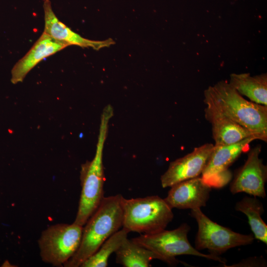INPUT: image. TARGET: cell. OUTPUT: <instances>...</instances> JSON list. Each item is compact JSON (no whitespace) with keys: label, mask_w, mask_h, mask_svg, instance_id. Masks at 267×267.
I'll use <instances>...</instances> for the list:
<instances>
[{"label":"cell","mask_w":267,"mask_h":267,"mask_svg":"<svg viewBox=\"0 0 267 267\" xmlns=\"http://www.w3.org/2000/svg\"><path fill=\"white\" fill-rule=\"evenodd\" d=\"M43 8L44 19V32L55 40L68 46L75 45L83 47H91L96 50L114 44V41L111 39L102 41H93L84 38L73 31L56 17L49 0H44Z\"/></svg>","instance_id":"13"},{"label":"cell","mask_w":267,"mask_h":267,"mask_svg":"<svg viewBox=\"0 0 267 267\" xmlns=\"http://www.w3.org/2000/svg\"><path fill=\"white\" fill-rule=\"evenodd\" d=\"M190 215L198 224L195 248L198 251L206 249L210 254L219 256L231 248L254 242L252 234L236 232L219 224L206 216L200 208L191 210Z\"/></svg>","instance_id":"6"},{"label":"cell","mask_w":267,"mask_h":267,"mask_svg":"<svg viewBox=\"0 0 267 267\" xmlns=\"http://www.w3.org/2000/svg\"><path fill=\"white\" fill-rule=\"evenodd\" d=\"M116 263L124 267H148L153 259L166 262L164 257L126 238L115 252Z\"/></svg>","instance_id":"16"},{"label":"cell","mask_w":267,"mask_h":267,"mask_svg":"<svg viewBox=\"0 0 267 267\" xmlns=\"http://www.w3.org/2000/svg\"><path fill=\"white\" fill-rule=\"evenodd\" d=\"M240 94L245 96L250 101L267 106V74H262L254 76L250 73H232L228 82Z\"/></svg>","instance_id":"15"},{"label":"cell","mask_w":267,"mask_h":267,"mask_svg":"<svg viewBox=\"0 0 267 267\" xmlns=\"http://www.w3.org/2000/svg\"><path fill=\"white\" fill-rule=\"evenodd\" d=\"M235 209L247 217L254 238L267 244V225L262 218L264 212L262 202L256 197L245 196L236 203Z\"/></svg>","instance_id":"17"},{"label":"cell","mask_w":267,"mask_h":267,"mask_svg":"<svg viewBox=\"0 0 267 267\" xmlns=\"http://www.w3.org/2000/svg\"><path fill=\"white\" fill-rule=\"evenodd\" d=\"M265 260L260 257L249 258L240 261L237 264L230 267H265Z\"/></svg>","instance_id":"19"},{"label":"cell","mask_w":267,"mask_h":267,"mask_svg":"<svg viewBox=\"0 0 267 267\" xmlns=\"http://www.w3.org/2000/svg\"><path fill=\"white\" fill-rule=\"evenodd\" d=\"M122 228L129 232L151 234L165 229L174 214L164 199L157 195L142 198H121Z\"/></svg>","instance_id":"4"},{"label":"cell","mask_w":267,"mask_h":267,"mask_svg":"<svg viewBox=\"0 0 267 267\" xmlns=\"http://www.w3.org/2000/svg\"><path fill=\"white\" fill-rule=\"evenodd\" d=\"M205 119L212 125L214 145H226L250 137L257 139L250 131L236 123L212 106L206 105Z\"/></svg>","instance_id":"14"},{"label":"cell","mask_w":267,"mask_h":267,"mask_svg":"<svg viewBox=\"0 0 267 267\" xmlns=\"http://www.w3.org/2000/svg\"><path fill=\"white\" fill-rule=\"evenodd\" d=\"M164 200L171 208L193 210L205 207L212 187L198 177L170 187Z\"/></svg>","instance_id":"11"},{"label":"cell","mask_w":267,"mask_h":267,"mask_svg":"<svg viewBox=\"0 0 267 267\" xmlns=\"http://www.w3.org/2000/svg\"><path fill=\"white\" fill-rule=\"evenodd\" d=\"M68 46L43 32L30 49L13 66L11 71V82L13 84L22 82L39 62Z\"/></svg>","instance_id":"12"},{"label":"cell","mask_w":267,"mask_h":267,"mask_svg":"<svg viewBox=\"0 0 267 267\" xmlns=\"http://www.w3.org/2000/svg\"><path fill=\"white\" fill-rule=\"evenodd\" d=\"M129 232L124 228L109 237L91 256L85 260L81 267H106L108 258L115 253L124 240L127 238Z\"/></svg>","instance_id":"18"},{"label":"cell","mask_w":267,"mask_h":267,"mask_svg":"<svg viewBox=\"0 0 267 267\" xmlns=\"http://www.w3.org/2000/svg\"><path fill=\"white\" fill-rule=\"evenodd\" d=\"M83 229L73 222L53 225L44 230L38 241L43 261L56 267L63 265L78 249Z\"/></svg>","instance_id":"7"},{"label":"cell","mask_w":267,"mask_h":267,"mask_svg":"<svg viewBox=\"0 0 267 267\" xmlns=\"http://www.w3.org/2000/svg\"><path fill=\"white\" fill-rule=\"evenodd\" d=\"M190 230V226L183 223L175 229L167 230L165 229L154 234H141L132 240L161 255L165 258L166 263L171 266L177 265L179 262L175 258L177 256L183 255L198 256L225 264V260L220 256L202 254L194 248L187 238Z\"/></svg>","instance_id":"5"},{"label":"cell","mask_w":267,"mask_h":267,"mask_svg":"<svg viewBox=\"0 0 267 267\" xmlns=\"http://www.w3.org/2000/svg\"><path fill=\"white\" fill-rule=\"evenodd\" d=\"M255 140L250 137L229 145H214L201 174L203 181L212 188L226 185L232 178L229 167L242 152L249 150L250 144Z\"/></svg>","instance_id":"8"},{"label":"cell","mask_w":267,"mask_h":267,"mask_svg":"<svg viewBox=\"0 0 267 267\" xmlns=\"http://www.w3.org/2000/svg\"><path fill=\"white\" fill-rule=\"evenodd\" d=\"M214 144L207 143L186 155L171 162L161 176L162 187L166 188L180 181L199 177L203 171Z\"/></svg>","instance_id":"10"},{"label":"cell","mask_w":267,"mask_h":267,"mask_svg":"<svg viewBox=\"0 0 267 267\" xmlns=\"http://www.w3.org/2000/svg\"><path fill=\"white\" fill-rule=\"evenodd\" d=\"M113 115L111 105L103 109L100 118L98 140L93 159L81 166L82 186L79 207L74 223L84 226L100 205L104 196L105 180L103 165V152L108 134L109 123Z\"/></svg>","instance_id":"3"},{"label":"cell","mask_w":267,"mask_h":267,"mask_svg":"<svg viewBox=\"0 0 267 267\" xmlns=\"http://www.w3.org/2000/svg\"><path fill=\"white\" fill-rule=\"evenodd\" d=\"M261 151L260 145L250 150L246 162L236 171L231 182L232 194L245 192L256 197H266L267 168L259 157Z\"/></svg>","instance_id":"9"},{"label":"cell","mask_w":267,"mask_h":267,"mask_svg":"<svg viewBox=\"0 0 267 267\" xmlns=\"http://www.w3.org/2000/svg\"><path fill=\"white\" fill-rule=\"evenodd\" d=\"M121 194L104 197L83 227L80 246L63 265L79 267L112 234L122 227Z\"/></svg>","instance_id":"2"},{"label":"cell","mask_w":267,"mask_h":267,"mask_svg":"<svg viewBox=\"0 0 267 267\" xmlns=\"http://www.w3.org/2000/svg\"><path fill=\"white\" fill-rule=\"evenodd\" d=\"M204 102L252 132L257 139L267 141V106L244 98L226 81L209 86Z\"/></svg>","instance_id":"1"}]
</instances>
